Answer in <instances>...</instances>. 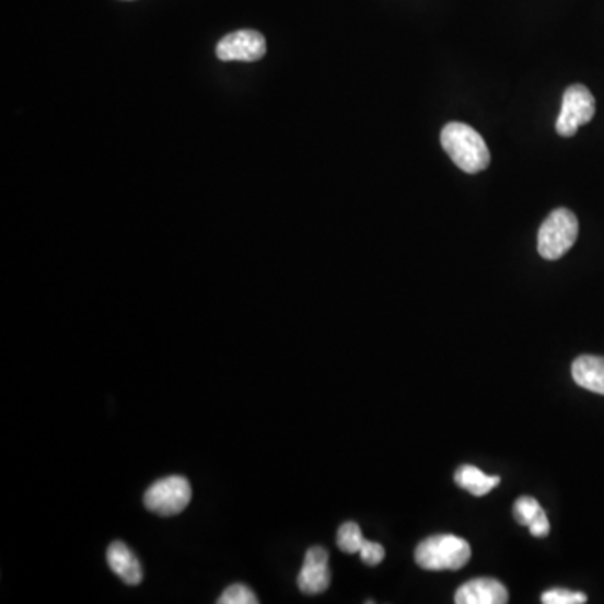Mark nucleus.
<instances>
[{
  "instance_id": "nucleus-1",
  "label": "nucleus",
  "mask_w": 604,
  "mask_h": 604,
  "mask_svg": "<svg viewBox=\"0 0 604 604\" xmlns=\"http://www.w3.org/2000/svg\"><path fill=\"white\" fill-rule=\"evenodd\" d=\"M440 141L446 155L465 173L484 172L490 165L489 147L478 131L465 123H446Z\"/></svg>"
},
{
  "instance_id": "nucleus-2",
  "label": "nucleus",
  "mask_w": 604,
  "mask_h": 604,
  "mask_svg": "<svg viewBox=\"0 0 604 604\" xmlns=\"http://www.w3.org/2000/svg\"><path fill=\"white\" fill-rule=\"evenodd\" d=\"M467 541L453 534H439L418 544L415 561L427 571H458L471 561Z\"/></svg>"
},
{
  "instance_id": "nucleus-3",
  "label": "nucleus",
  "mask_w": 604,
  "mask_h": 604,
  "mask_svg": "<svg viewBox=\"0 0 604 604\" xmlns=\"http://www.w3.org/2000/svg\"><path fill=\"white\" fill-rule=\"evenodd\" d=\"M579 234L578 217L569 209H556L549 213L539 234L537 251L547 260H558L576 244Z\"/></svg>"
},
{
  "instance_id": "nucleus-4",
  "label": "nucleus",
  "mask_w": 604,
  "mask_h": 604,
  "mask_svg": "<svg viewBox=\"0 0 604 604\" xmlns=\"http://www.w3.org/2000/svg\"><path fill=\"white\" fill-rule=\"evenodd\" d=\"M190 499L191 486L187 478L182 475H170L148 487L143 500L148 511L163 518H172L184 512Z\"/></svg>"
},
{
  "instance_id": "nucleus-5",
  "label": "nucleus",
  "mask_w": 604,
  "mask_h": 604,
  "mask_svg": "<svg viewBox=\"0 0 604 604\" xmlns=\"http://www.w3.org/2000/svg\"><path fill=\"white\" fill-rule=\"evenodd\" d=\"M596 101L584 84H572L565 91L562 108L556 121V131L561 137H574L579 126L586 125L594 118Z\"/></svg>"
},
{
  "instance_id": "nucleus-6",
  "label": "nucleus",
  "mask_w": 604,
  "mask_h": 604,
  "mask_svg": "<svg viewBox=\"0 0 604 604\" xmlns=\"http://www.w3.org/2000/svg\"><path fill=\"white\" fill-rule=\"evenodd\" d=\"M266 53V39L263 34L252 30L235 31L217 44V58L225 62H256L263 59Z\"/></svg>"
},
{
  "instance_id": "nucleus-7",
  "label": "nucleus",
  "mask_w": 604,
  "mask_h": 604,
  "mask_svg": "<svg viewBox=\"0 0 604 604\" xmlns=\"http://www.w3.org/2000/svg\"><path fill=\"white\" fill-rule=\"evenodd\" d=\"M332 583V572H329V554L324 547L314 546L306 553L304 566L299 572L298 586L304 594L324 593Z\"/></svg>"
},
{
  "instance_id": "nucleus-8",
  "label": "nucleus",
  "mask_w": 604,
  "mask_h": 604,
  "mask_svg": "<svg viewBox=\"0 0 604 604\" xmlns=\"http://www.w3.org/2000/svg\"><path fill=\"white\" fill-rule=\"evenodd\" d=\"M509 593L500 581L490 578L472 579L462 584L455 593L457 604H503L508 603Z\"/></svg>"
},
{
  "instance_id": "nucleus-9",
  "label": "nucleus",
  "mask_w": 604,
  "mask_h": 604,
  "mask_svg": "<svg viewBox=\"0 0 604 604\" xmlns=\"http://www.w3.org/2000/svg\"><path fill=\"white\" fill-rule=\"evenodd\" d=\"M106 559H108L112 571L121 579L123 583L137 586V584L143 581V571H141L140 562H138L133 550L126 546L125 543H119V541L113 543L108 547Z\"/></svg>"
},
{
  "instance_id": "nucleus-10",
  "label": "nucleus",
  "mask_w": 604,
  "mask_h": 604,
  "mask_svg": "<svg viewBox=\"0 0 604 604\" xmlns=\"http://www.w3.org/2000/svg\"><path fill=\"white\" fill-rule=\"evenodd\" d=\"M571 373L581 388L604 395V358L591 355L576 358Z\"/></svg>"
},
{
  "instance_id": "nucleus-11",
  "label": "nucleus",
  "mask_w": 604,
  "mask_h": 604,
  "mask_svg": "<svg viewBox=\"0 0 604 604\" xmlns=\"http://www.w3.org/2000/svg\"><path fill=\"white\" fill-rule=\"evenodd\" d=\"M455 483L458 487L467 490V492L474 493V496L483 497L487 496L490 490L496 489L500 484V477L497 475L484 474L480 468L474 467V465H462L457 472H455Z\"/></svg>"
},
{
  "instance_id": "nucleus-12",
  "label": "nucleus",
  "mask_w": 604,
  "mask_h": 604,
  "mask_svg": "<svg viewBox=\"0 0 604 604\" xmlns=\"http://www.w3.org/2000/svg\"><path fill=\"white\" fill-rule=\"evenodd\" d=\"M363 533L357 522H345L338 531V547L346 554H358L364 543Z\"/></svg>"
},
{
  "instance_id": "nucleus-13",
  "label": "nucleus",
  "mask_w": 604,
  "mask_h": 604,
  "mask_svg": "<svg viewBox=\"0 0 604 604\" xmlns=\"http://www.w3.org/2000/svg\"><path fill=\"white\" fill-rule=\"evenodd\" d=\"M544 514H546V512L543 511L541 503L537 502L536 499H533V497H521V499H518V502H515V521L521 525H525V527H531V525Z\"/></svg>"
},
{
  "instance_id": "nucleus-14",
  "label": "nucleus",
  "mask_w": 604,
  "mask_h": 604,
  "mask_svg": "<svg viewBox=\"0 0 604 604\" xmlns=\"http://www.w3.org/2000/svg\"><path fill=\"white\" fill-rule=\"evenodd\" d=\"M220 604H256L259 603L256 594L245 584H232L219 597Z\"/></svg>"
},
{
  "instance_id": "nucleus-15",
  "label": "nucleus",
  "mask_w": 604,
  "mask_h": 604,
  "mask_svg": "<svg viewBox=\"0 0 604 604\" xmlns=\"http://www.w3.org/2000/svg\"><path fill=\"white\" fill-rule=\"evenodd\" d=\"M586 601V594L562 590V588H556V590H549L543 594L544 604H583Z\"/></svg>"
},
{
  "instance_id": "nucleus-16",
  "label": "nucleus",
  "mask_w": 604,
  "mask_h": 604,
  "mask_svg": "<svg viewBox=\"0 0 604 604\" xmlns=\"http://www.w3.org/2000/svg\"><path fill=\"white\" fill-rule=\"evenodd\" d=\"M360 556L364 565L378 566L385 559V547L382 544L364 541L363 546H361Z\"/></svg>"
}]
</instances>
